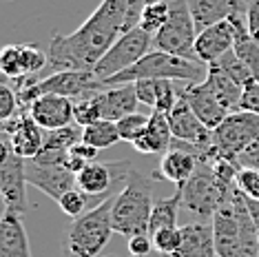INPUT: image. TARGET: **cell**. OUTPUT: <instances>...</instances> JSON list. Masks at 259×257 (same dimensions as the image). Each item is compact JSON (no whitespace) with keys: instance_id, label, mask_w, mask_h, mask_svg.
<instances>
[{"instance_id":"10","label":"cell","mask_w":259,"mask_h":257,"mask_svg":"<svg viewBox=\"0 0 259 257\" xmlns=\"http://www.w3.org/2000/svg\"><path fill=\"white\" fill-rule=\"evenodd\" d=\"M3 131L9 138L11 151L16 155L25 157V160H33L42 151V144H45L42 128L36 124V120L31 118L29 111L20 109L9 120H3Z\"/></svg>"},{"instance_id":"39","label":"cell","mask_w":259,"mask_h":257,"mask_svg":"<svg viewBox=\"0 0 259 257\" xmlns=\"http://www.w3.org/2000/svg\"><path fill=\"white\" fill-rule=\"evenodd\" d=\"M128 253L135 255V257H144L149 255L153 248H155V244H153V237L151 233H142V235H133L128 237Z\"/></svg>"},{"instance_id":"24","label":"cell","mask_w":259,"mask_h":257,"mask_svg":"<svg viewBox=\"0 0 259 257\" xmlns=\"http://www.w3.org/2000/svg\"><path fill=\"white\" fill-rule=\"evenodd\" d=\"M180 208H182V189L180 186L170 197H162V200L153 202L151 224H149L151 235H155V233L162 231V229H173V226H178Z\"/></svg>"},{"instance_id":"13","label":"cell","mask_w":259,"mask_h":257,"mask_svg":"<svg viewBox=\"0 0 259 257\" xmlns=\"http://www.w3.org/2000/svg\"><path fill=\"white\" fill-rule=\"evenodd\" d=\"M182 96L186 98V102L191 104L195 115L210 131L220 126L222 122L228 118V113H233V111H228L224 107L222 100L215 96V91L210 89L206 80H202V82H188L184 89H182Z\"/></svg>"},{"instance_id":"2","label":"cell","mask_w":259,"mask_h":257,"mask_svg":"<svg viewBox=\"0 0 259 257\" xmlns=\"http://www.w3.org/2000/svg\"><path fill=\"white\" fill-rule=\"evenodd\" d=\"M153 202L155 200H153L151 178L138 166H133L124 189L117 193L113 202V211H111L113 231L126 237L149 233Z\"/></svg>"},{"instance_id":"9","label":"cell","mask_w":259,"mask_h":257,"mask_svg":"<svg viewBox=\"0 0 259 257\" xmlns=\"http://www.w3.org/2000/svg\"><path fill=\"white\" fill-rule=\"evenodd\" d=\"M151 45H153L151 33H146L144 29L135 27L128 33H124V36H122L107 51V54L100 58V62L93 67V73H96L98 78L102 80V84H104V80L113 78V75L122 73L124 69L133 67L138 60H142V58L149 54Z\"/></svg>"},{"instance_id":"19","label":"cell","mask_w":259,"mask_h":257,"mask_svg":"<svg viewBox=\"0 0 259 257\" xmlns=\"http://www.w3.org/2000/svg\"><path fill=\"white\" fill-rule=\"evenodd\" d=\"M0 257H31L22 215L5 211L0 220Z\"/></svg>"},{"instance_id":"8","label":"cell","mask_w":259,"mask_h":257,"mask_svg":"<svg viewBox=\"0 0 259 257\" xmlns=\"http://www.w3.org/2000/svg\"><path fill=\"white\" fill-rule=\"evenodd\" d=\"M27 160L11 151L9 138L0 144V193L5 200V211L25 215L27 204Z\"/></svg>"},{"instance_id":"12","label":"cell","mask_w":259,"mask_h":257,"mask_svg":"<svg viewBox=\"0 0 259 257\" xmlns=\"http://www.w3.org/2000/svg\"><path fill=\"white\" fill-rule=\"evenodd\" d=\"M27 182L58 202L67 191L78 186V178H75V173L69 171L67 166L38 164V162H33V160H27Z\"/></svg>"},{"instance_id":"23","label":"cell","mask_w":259,"mask_h":257,"mask_svg":"<svg viewBox=\"0 0 259 257\" xmlns=\"http://www.w3.org/2000/svg\"><path fill=\"white\" fill-rule=\"evenodd\" d=\"M206 82L215 91V96L222 100V104L228 111H239V102H241V93L244 87H239L228 73H224L222 69H217L215 64H208V73H206Z\"/></svg>"},{"instance_id":"33","label":"cell","mask_w":259,"mask_h":257,"mask_svg":"<svg viewBox=\"0 0 259 257\" xmlns=\"http://www.w3.org/2000/svg\"><path fill=\"white\" fill-rule=\"evenodd\" d=\"M151 237H153V244H155V250H160V253L166 257H175V253H178L182 246V229H178V226H173V229H162Z\"/></svg>"},{"instance_id":"29","label":"cell","mask_w":259,"mask_h":257,"mask_svg":"<svg viewBox=\"0 0 259 257\" xmlns=\"http://www.w3.org/2000/svg\"><path fill=\"white\" fill-rule=\"evenodd\" d=\"M73 120L75 124L80 126H89L93 122L102 120V113H100V104H98V93L89 98H78L73 102Z\"/></svg>"},{"instance_id":"1","label":"cell","mask_w":259,"mask_h":257,"mask_svg":"<svg viewBox=\"0 0 259 257\" xmlns=\"http://www.w3.org/2000/svg\"><path fill=\"white\" fill-rule=\"evenodd\" d=\"M149 0H102L98 9L69 36L56 33L49 42V67L54 71H82L100 62L124 33L140 25Z\"/></svg>"},{"instance_id":"21","label":"cell","mask_w":259,"mask_h":257,"mask_svg":"<svg viewBox=\"0 0 259 257\" xmlns=\"http://www.w3.org/2000/svg\"><path fill=\"white\" fill-rule=\"evenodd\" d=\"M246 5V0H188V9L195 20L197 33L206 27H213L222 20H228L235 9Z\"/></svg>"},{"instance_id":"15","label":"cell","mask_w":259,"mask_h":257,"mask_svg":"<svg viewBox=\"0 0 259 257\" xmlns=\"http://www.w3.org/2000/svg\"><path fill=\"white\" fill-rule=\"evenodd\" d=\"M210 224H213L217 257H239V224H237V213H235V204H233V193L228 200H224L220 204Z\"/></svg>"},{"instance_id":"26","label":"cell","mask_w":259,"mask_h":257,"mask_svg":"<svg viewBox=\"0 0 259 257\" xmlns=\"http://www.w3.org/2000/svg\"><path fill=\"white\" fill-rule=\"evenodd\" d=\"M168 16H170V0H151V3L144 5L138 27L144 29L151 36H155L168 22Z\"/></svg>"},{"instance_id":"45","label":"cell","mask_w":259,"mask_h":257,"mask_svg":"<svg viewBox=\"0 0 259 257\" xmlns=\"http://www.w3.org/2000/svg\"><path fill=\"white\" fill-rule=\"evenodd\" d=\"M149 3H151V0H149Z\"/></svg>"},{"instance_id":"28","label":"cell","mask_w":259,"mask_h":257,"mask_svg":"<svg viewBox=\"0 0 259 257\" xmlns=\"http://www.w3.org/2000/svg\"><path fill=\"white\" fill-rule=\"evenodd\" d=\"M213 64H215L217 69H222L224 73L231 75V78H233L239 87H246L248 82H252V80H255V78H252V73H250V69H248V64H246L237 54H235V49H231L228 54H224L220 60L213 62Z\"/></svg>"},{"instance_id":"38","label":"cell","mask_w":259,"mask_h":257,"mask_svg":"<svg viewBox=\"0 0 259 257\" xmlns=\"http://www.w3.org/2000/svg\"><path fill=\"white\" fill-rule=\"evenodd\" d=\"M239 111H250V113L259 115V82L252 80L244 87L241 93V102H239Z\"/></svg>"},{"instance_id":"43","label":"cell","mask_w":259,"mask_h":257,"mask_svg":"<svg viewBox=\"0 0 259 257\" xmlns=\"http://www.w3.org/2000/svg\"><path fill=\"white\" fill-rule=\"evenodd\" d=\"M100 257H102V255H100ZM107 257H115V255H107Z\"/></svg>"},{"instance_id":"37","label":"cell","mask_w":259,"mask_h":257,"mask_svg":"<svg viewBox=\"0 0 259 257\" xmlns=\"http://www.w3.org/2000/svg\"><path fill=\"white\" fill-rule=\"evenodd\" d=\"M20 111V102H18V93L16 89H11L7 82L0 84V118L9 120L11 115H16Z\"/></svg>"},{"instance_id":"6","label":"cell","mask_w":259,"mask_h":257,"mask_svg":"<svg viewBox=\"0 0 259 257\" xmlns=\"http://www.w3.org/2000/svg\"><path fill=\"white\" fill-rule=\"evenodd\" d=\"M195 40L197 27L191 16V9H188V0H170L168 22L153 36L155 49L180 58H188V60H197Z\"/></svg>"},{"instance_id":"41","label":"cell","mask_w":259,"mask_h":257,"mask_svg":"<svg viewBox=\"0 0 259 257\" xmlns=\"http://www.w3.org/2000/svg\"><path fill=\"white\" fill-rule=\"evenodd\" d=\"M73 157H78V160H82V162H93V157H96V153H98V149L96 147H89V144H84V142H80V144H75V147L69 151Z\"/></svg>"},{"instance_id":"7","label":"cell","mask_w":259,"mask_h":257,"mask_svg":"<svg viewBox=\"0 0 259 257\" xmlns=\"http://www.w3.org/2000/svg\"><path fill=\"white\" fill-rule=\"evenodd\" d=\"M259 138V115L250 111H233L213 128V149L217 155L237 162V155ZM239 164V162H237Z\"/></svg>"},{"instance_id":"5","label":"cell","mask_w":259,"mask_h":257,"mask_svg":"<svg viewBox=\"0 0 259 257\" xmlns=\"http://www.w3.org/2000/svg\"><path fill=\"white\" fill-rule=\"evenodd\" d=\"M182 189V206L195 222L210 224L224 200L231 197L233 189L224 186L215 175V168L210 162H199L193 178L180 186Z\"/></svg>"},{"instance_id":"36","label":"cell","mask_w":259,"mask_h":257,"mask_svg":"<svg viewBox=\"0 0 259 257\" xmlns=\"http://www.w3.org/2000/svg\"><path fill=\"white\" fill-rule=\"evenodd\" d=\"M237 186L248 200H259V168H239Z\"/></svg>"},{"instance_id":"17","label":"cell","mask_w":259,"mask_h":257,"mask_svg":"<svg viewBox=\"0 0 259 257\" xmlns=\"http://www.w3.org/2000/svg\"><path fill=\"white\" fill-rule=\"evenodd\" d=\"M98 104H100L102 120L117 122L128 113H135V109L140 104L138 93H135V84L126 82V84L107 87L104 91L98 93Z\"/></svg>"},{"instance_id":"32","label":"cell","mask_w":259,"mask_h":257,"mask_svg":"<svg viewBox=\"0 0 259 257\" xmlns=\"http://www.w3.org/2000/svg\"><path fill=\"white\" fill-rule=\"evenodd\" d=\"M89 200L91 197L87 195L80 186H75V189L64 193L60 200H58V204H60V208L69 215V218L75 220V218H80L82 213H87V204H89Z\"/></svg>"},{"instance_id":"16","label":"cell","mask_w":259,"mask_h":257,"mask_svg":"<svg viewBox=\"0 0 259 257\" xmlns=\"http://www.w3.org/2000/svg\"><path fill=\"white\" fill-rule=\"evenodd\" d=\"M235 47V29L231 20H222L213 27H206L197 33L195 40V56L199 62L213 64L224 54H228Z\"/></svg>"},{"instance_id":"40","label":"cell","mask_w":259,"mask_h":257,"mask_svg":"<svg viewBox=\"0 0 259 257\" xmlns=\"http://www.w3.org/2000/svg\"><path fill=\"white\" fill-rule=\"evenodd\" d=\"M246 27L259 42V0H246Z\"/></svg>"},{"instance_id":"35","label":"cell","mask_w":259,"mask_h":257,"mask_svg":"<svg viewBox=\"0 0 259 257\" xmlns=\"http://www.w3.org/2000/svg\"><path fill=\"white\" fill-rule=\"evenodd\" d=\"M164 82L166 80H155V78H146V80H138L135 84V93H138V100L146 104V107L155 109L157 107V100L162 96V89H164Z\"/></svg>"},{"instance_id":"31","label":"cell","mask_w":259,"mask_h":257,"mask_svg":"<svg viewBox=\"0 0 259 257\" xmlns=\"http://www.w3.org/2000/svg\"><path fill=\"white\" fill-rule=\"evenodd\" d=\"M149 120H151V115H144V113H128L124 115L122 120H117V131H120V138L124 140V142H135L140 136L144 133V128L146 124H149Z\"/></svg>"},{"instance_id":"3","label":"cell","mask_w":259,"mask_h":257,"mask_svg":"<svg viewBox=\"0 0 259 257\" xmlns=\"http://www.w3.org/2000/svg\"><path fill=\"white\" fill-rule=\"evenodd\" d=\"M208 73V64L199 60H188V58H180L166 51H149L142 60H138L133 67L124 69L122 73L113 75V78L104 80V87L113 84H126V82H138V80L155 78V80H184V82H202Z\"/></svg>"},{"instance_id":"20","label":"cell","mask_w":259,"mask_h":257,"mask_svg":"<svg viewBox=\"0 0 259 257\" xmlns=\"http://www.w3.org/2000/svg\"><path fill=\"white\" fill-rule=\"evenodd\" d=\"M182 229V246L175 257H217L213 224L191 222L180 226Z\"/></svg>"},{"instance_id":"18","label":"cell","mask_w":259,"mask_h":257,"mask_svg":"<svg viewBox=\"0 0 259 257\" xmlns=\"http://www.w3.org/2000/svg\"><path fill=\"white\" fill-rule=\"evenodd\" d=\"M170 142H173V131H170L166 113L153 111L144 133L135 140L131 147L142 155H155V153H166L170 149Z\"/></svg>"},{"instance_id":"44","label":"cell","mask_w":259,"mask_h":257,"mask_svg":"<svg viewBox=\"0 0 259 257\" xmlns=\"http://www.w3.org/2000/svg\"><path fill=\"white\" fill-rule=\"evenodd\" d=\"M128 257H135V255H128Z\"/></svg>"},{"instance_id":"42","label":"cell","mask_w":259,"mask_h":257,"mask_svg":"<svg viewBox=\"0 0 259 257\" xmlns=\"http://www.w3.org/2000/svg\"><path fill=\"white\" fill-rule=\"evenodd\" d=\"M246 206H248L252 220H255V224H257V229H259V200H248V197H246Z\"/></svg>"},{"instance_id":"22","label":"cell","mask_w":259,"mask_h":257,"mask_svg":"<svg viewBox=\"0 0 259 257\" xmlns=\"http://www.w3.org/2000/svg\"><path fill=\"white\" fill-rule=\"evenodd\" d=\"M233 204L239 224V257H259V229L246 206V197L239 186H235L233 191Z\"/></svg>"},{"instance_id":"11","label":"cell","mask_w":259,"mask_h":257,"mask_svg":"<svg viewBox=\"0 0 259 257\" xmlns=\"http://www.w3.org/2000/svg\"><path fill=\"white\" fill-rule=\"evenodd\" d=\"M166 118H168L170 131H173V138L197 144V147H210L213 144V131L195 115V111L191 109V104L182 96V89H180L178 104L173 107L170 113H166Z\"/></svg>"},{"instance_id":"30","label":"cell","mask_w":259,"mask_h":257,"mask_svg":"<svg viewBox=\"0 0 259 257\" xmlns=\"http://www.w3.org/2000/svg\"><path fill=\"white\" fill-rule=\"evenodd\" d=\"M20 64H22V78H29V75H36L42 71L45 64H49V58H47V54L40 51L38 47L20 45Z\"/></svg>"},{"instance_id":"25","label":"cell","mask_w":259,"mask_h":257,"mask_svg":"<svg viewBox=\"0 0 259 257\" xmlns=\"http://www.w3.org/2000/svg\"><path fill=\"white\" fill-rule=\"evenodd\" d=\"M120 131H117V122L111 120H98L93 124L84 126V133H82V142L89 144V147L100 149H109L113 144L120 142Z\"/></svg>"},{"instance_id":"27","label":"cell","mask_w":259,"mask_h":257,"mask_svg":"<svg viewBox=\"0 0 259 257\" xmlns=\"http://www.w3.org/2000/svg\"><path fill=\"white\" fill-rule=\"evenodd\" d=\"M82 133H84V126L75 124V122L69 124V126L49 131L45 136L42 149H47V151H71L75 144L82 142Z\"/></svg>"},{"instance_id":"14","label":"cell","mask_w":259,"mask_h":257,"mask_svg":"<svg viewBox=\"0 0 259 257\" xmlns=\"http://www.w3.org/2000/svg\"><path fill=\"white\" fill-rule=\"evenodd\" d=\"M29 113L36 120V124L45 131H56V128L73 124V100L58 93H45L36 98L29 107Z\"/></svg>"},{"instance_id":"4","label":"cell","mask_w":259,"mask_h":257,"mask_svg":"<svg viewBox=\"0 0 259 257\" xmlns=\"http://www.w3.org/2000/svg\"><path fill=\"white\" fill-rule=\"evenodd\" d=\"M113 202L115 197H107L71 222L67 229L62 257H100L115 233L111 222Z\"/></svg>"},{"instance_id":"34","label":"cell","mask_w":259,"mask_h":257,"mask_svg":"<svg viewBox=\"0 0 259 257\" xmlns=\"http://www.w3.org/2000/svg\"><path fill=\"white\" fill-rule=\"evenodd\" d=\"M0 71L5 78L18 80L22 78V64H20V45H7L0 54Z\"/></svg>"}]
</instances>
